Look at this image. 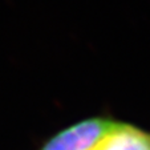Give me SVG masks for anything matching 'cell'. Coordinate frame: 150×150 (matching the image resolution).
Segmentation results:
<instances>
[{
	"label": "cell",
	"mask_w": 150,
	"mask_h": 150,
	"mask_svg": "<svg viewBox=\"0 0 150 150\" xmlns=\"http://www.w3.org/2000/svg\"><path fill=\"white\" fill-rule=\"evenodd\" d=\"M94 150H150V133L120 124Z\"/></svg>",
	"instance_id": "obj_2"
},
{
	"label": "cell",
	"mask_w": 150,
	"mask_h": 150,
	"mask_svg": "<svg viewBox=\"0 0 150 150\" xmlns=\"http://www.w3.org/2000/svg\"><path fill=\"white\" fill-rule=\"evenodd\" d=\"M120 124L106 118L84 120L52 137L42 150H94Z\"/></svg>",
	"instance_id": "obj_1"
}]
</instances>
